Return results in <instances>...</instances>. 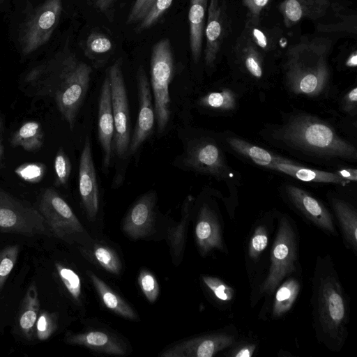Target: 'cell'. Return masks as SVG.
<instances>
[{
	"label": "cell",
	"mask_w": 357,
	"mask_h": 357,
	"mask_svg": "<svg viewBox=\"0 0 357 357\" xmlns=\"http://www.w3.org/2000/svg\"><path fill=\"white\" fill-rule=\"evenodd\" d=\"M91 67L72 53H62L29 69L22 91L32 98L50 99L73 130L89 87Z\"/></svg>",
	"instance_id": "6da1fadb"
},
{
	"label": "cell",
	"mask_w": 357,
	"mask_h": 357,
	"mask_svg": "<svg viewBox=\"0 0 357 357\" xmlns=\"http://www.w3.org/2000/svg\"><path fill=\"white\" fill-rule=\"evenodd\" d=\"M310 304L317 341L331 351H340L349 333V299L329 254L316 258Z\"/></svg>",
	"instance_id": "7a4b0ae2"
},
{
	"label": "cell",
	"mask_w": 357,
	"mask_h": 357,
	"mask_svg": "<svg viewBox=\"0 0 357 357\" xmlns=\"http://www.w3.org/2000/svg\"><path fill=\"white\" fill-rule=\"evenodd\" d=\"M331 47L329 38L314 37L303 38L287 50L284 70L291 91L308 96L323 91L330 77L328 56Z\"/></svg>",
	"instance_id": "3957f363"
},
{
	"label": "cell",
	"mask_w": 357,
	"mask_h": 357,
	"mask_svg": "<svg viewBox=\"0 0 357 357\" xmlns=\"http://www.w3.org/2000/svg\"><path fill=\"white\" fill-rule=\"evenodd\" d=\"M287 144L318 155L355 160L356 148L337 135L328 123L317 117L298 114L291 117L275 132Z\"/></svg>",
	"instance_id": "277c9868"
},
{
	"label": "cell",
	"mask_w": 357,
	"mask_h": 357,
	"mask_svg": "<svg viewBox=\"0 0 357 357\" xmlns=\"http://www.w3.org/2000/svg\"><path fill=\"white\" fill-rule=\"evenodd\" d=\"M298 253L299 236L297 227L287 214H282L278 218L267 272L252 290V305L260 298H265L260 313L265 310L272 294L285 278L301 273Z\"/></svg>",
	"instance_id": "5b68a950"
},
{
	"label": "cell",
	"mask_w": 357,
	"mask_h": 357,
	"mask_svg": "<svg viewBox=\"0 0 357 357\" xmlns=\"http://www.w3.org/2000/svg\"><path fill=\"white\" fill-rule=\"evenodd\" d=\"M151 92L158 133H162L169 123L171 114L169 84L174 73V57L170 40L162 38L152 47L151 54Z\"/></svg>",
	"instance_id": "8992f818"
},
{
	"label": "cell",
	"mask_w": 357,
	"mask_h": 357,
	"mask_svg": "<svg viewBox=\"0 0 357 357\" xmlns=\"http://www.w3.org/2000/svg\"><path fill=\"white\" fill-rule=\"evenodd\" d=\"M37 208L44 218L50 232L56 238L83 243L91 240L70 206L54 188H47L43 190Z\"/></svg>",
	"instance_id": "52a82bcc"
},
{
	"label": "cell",
	"mask_w": 357,
	"mask_h": 357,
	"mask_svg": "<svg viewBox=\"0 0 357 357\" xmlns=\"http://www.w3.org/2000/svg\"><path fill=\"white\" fill-rule=\"evenodd\" d=\"M0 231L26 236L47 235V225L37 208L0 185Z\"/></svg>",
	"instance_id": "ba28073f"
},
{
	"label": "cell",
	"mask_w": 357,
	"mask_h": 357,
	"mask_svg": "<svg viewBox=\"0 0 357 357\" xmlns=\"http://www.w3.org/2000/svg\"><path fill=\"white\" fill-rule=\"evenodd\" d=\"M107 74L110 82L114 123L113 151L119 158L122 159L128 154L130 142V123L121 59H117L108 68Z\"/></svg>",
	"instance_id": "9c48e42d"
},
{
	"label": "cell",
	"mask_w": 357,
	"mask_h": 357,
	"mask_svg": "<svg viewBox=\"0 0 357 357\" xmlns=\"http://www.w3.org/2000/svg\"><path fill=\"white\" fill-rule=\"evenodd\" d=\"M61 11V0H46L34 10L20 36L24 55L30 54L49 40L59 23Z\"/></svg>",
	"instance_id": "30bf717a"
},
{
	"label": "cell",
	"mask_w": 357,
	"mask_h": 357,
	"mask_svg": "<svg viewBox=\"0 0 357 357\" xmlns=\"http://www.w3.org/2000/svg\"><path fill=\"white\" fill-rule=\"evenodd\" d=\"M238 341L234 333L220 331L197 336L176 343L163 351L161 357H213Z\"/></svg>",
	"instance_id": "8fae6325"
},
{
	"label": "cell",
	"mask_w": 357,
	"mask_h": 357,
	"mask_svg": "<svg viewBox=\"0 0 357 357\" xmlns=\"http://www.w3.org/2000/svg\"><path fill=\"white\" fill-rule=\"evenodd\" d=\"M208 3L204 31L206 39L204 61L208 68H212L229 34L230 23L224 0H208Z\"/></svg>",
	"instance_id": "7c38bea8"
},
{
	"label": "cell",
	"mask_w": 357,
	"mask_h": 357,
	"mask_svg": "<svg viewBox=\"0 0 357 357\" xmlns=\"http://www.w3.org/2000/svg\"><path fill=\"white\" fill-rule=\"evenodd\" d=\"M185 167L197 172L224 178L229 168L219 146L211 141L198 140L190 144L183 158Z\"/></svg>",
	"instance_id": "4fadbf2b"
},
{
	"label": "cell",
	"mask_w": 357,
	"mask_h": 357,
	"mask_svg": "<svg viewBox=\"0 0 357 357\" xmlns=\"http://www.w3.org/2000/svg\"><path fill=\"white\" fill-rule=\"evenodd\" d=\"M285 191L291 205L307 222L328 235L338 236L334 219L322 203L307 191L293 185H287Z\"/></svg>",
	"instance_id": "5bb4252c"
},
{
	"label": "cell",
	"mask_w": 357,
	"mask_h": 357,
	"mask_svg": "<svg viewBox=\"0 0 357 357\" xmlns=\"http://www.w3.org/2000/svg\"><path fill=\"white\" fill-rule=\"evenodd\" d=\"M137 80L139 101V113L134 132L130 138L129 155H133L150 137L156 121L150 82L143 66H140L137 70Z\"/></svg>",
	"instance_id": "9a60e30c"
},
{
	"label": "cell",
	"mask_w": 357,
	"mask_h": 357,
	"mask_svg": "<svg viewBox=\"0 0 357 357\" xmlns=\"http://www.w3.org/2000/svg\"><path fill=\"white\" fill-rule=\"evenodd\" d=\"M195 237L202 257L215 251L228 254L223 238L222 224L217 213L206 204L199 208L195 223Z\"/></svg>",
	"instance_id": "2e32d148"
},
{
	"label": "cell",
	"mask_w": 357,
	"mask_h": 357,
	"mask_svg": "<svg viewBox=\"0 0 357 357\" xmlns=\"http://www.w3.org/2000/svg\"><path fill=\"white\" fill-rule=\"evenodd\" d=\"M79 192L86 216L93 221L99 209V190L89 137L84 142L79 165Z\"/></svg>",
	"instance_id": "e0dca14e"
},
{
	"label": "cell",
	"mask_w": 357,
	"mask_h": 357,
	"mask_svg": "<svg viewBox=\"0 0 357 357\" xmlns=\"http://www.w3.org/2000/svg\"><path fill=\"white\" fill-rule=\"evenodd\" d=\"M156 193L148 192L130 208L123 222V230L130 238L137 240L148 236L153 225Z\"/></svg>",
	"instance_id": "ac0fdd59"
},
{
	"label": "cell",
	"mask_w": 357,
	"mask_h": 357,
	"mask_svg": "<svg viewBox=\"0 0 357 357\" xmlns=\"http://www.w3.org/2000/svg\"><path fill=\"white\" fill-rule=\"evenodd\" d=\"M98 133L102 150V167L107 168L110 165L113 152L114 135L111 86L107 74L103 81L99 98Z\"/></svg>",
	"instance_id": "d6986e66"
},
{
	"label": "cell",
	"mask_w": 357,
	"mask_h": 357,
	"mask_svg": "<svg viewBox=\"0 0 357 357\" xmlns=\"http://www.w3.org/2000/svg\"><path fill=\"white\" fill-rule=\"evenodd\" d=\"M330 7V0H282L278 5L287 28H291L305 19H320L327 13Z\"/></svg>",
	"instance_id": "ffe728a7"
},
{
	"label": "cell",
	"mask_w": 357,
	"mask_h": 357,
	"mask_svg": "<svg viewBox=\"0 0 357 357\" xmlns=\"http://www.w3.org/2000/svg\"><path fill=\"white\" fill-rule=\"evenodd\" d=\"M301 288V273L287 277L278 286L269 300L268 306L260 314H265L268 310L272 320L283 318L294 306Z\"/></svg>",
	"instance_id": "44dd1931"
},
{
	"label": "cell",
	"mask_w": 357,
	"mask_h": 357,
	"mask_svg": "<svg viewBox=\"0 0 357 357\" xmlns=\"http://www.w3.org/2000/svg\"><path fill=\"white\" fill-rule=\"evenodd\" d=\"M273 231V218L269 217L258 220L252 227L248 238L245 257L250 278H252L257 265L269 245Z\"/></svg>",
	"instance_id": "7402d4cb"
},
{
	"label": "cell",
	"mask_w": 357,
	"mask_h": 357,
	"mask_svg": "<svg viewBox=\"0 0 357 357\" xmlns=\"http://www.w3.org/2000/svg\"><path fill=\"white\" fill-rule=\"evenodd\" d=\"M66 341L107 354L122 356L126 354V349L122 342L102 331H89L69 335Z\"/></svg>",
	"instance_id": "603a6c76"
},
{
	"label": "cell",
	"mask_w": 357,
	"mask_h": 357,
	"mask_svg": "<svg viewBox=\"0 0 357 357\" xmlns=\"http://www.w3.org/2000/svg\"><path fill=\"white\" fill-rule=\"evenodd\" d=\"M208 0H190L188 12L189 41L194 62L199 61L202 51Z\"/></svg>",
	"instance_id": "cb8c5ba5"
},
{
	"label": "cell",
	"mask_w": 357,
	"mask_h": 357,
	"mask_svg": "<svg viewBox=\"0 0 357 357\" xmlns=\"http://www.w3.org/2000/svg\"><path fill=\"white\" fill-rule=\"evenodd\" d=\"M332 208L337 220L345 246L357 255V211L348 202L331 199Z\"/></svg>",
	"instance_id": "d4e9b609"
},
{
	"label": "cell",
	"mask_w": 357,
	"mask_h": 357,
	"mask_svg": "<svg viewBox=\"0 0 357 357\" xmlns=\"http://www.w3.org/2000/svg\"><path fill=\"white\" fill-rule=\"evenodd\" d=\"M266 168L284 173L302 181L335 183L343 186L349 183L336 173L304 167L290 160L285 162H275Z\"/></svg>",
	"instance_id": "484cf974"
},
{
	"label": "cell",
	"mask_w": 357,
	"mask_h": 357,
	"mask_svg": "<svg viewBox=\"0 0 357 357\" xmlns=\"http://www.w3.org/2000/svg\"><path fill=\"white\" fill-rule=\"evenodd\" d=\"M89 278L100 300L112 312L130 320H137L139 316L132 307L111 289L102 279L94 273L89 271Z\"/></svg>",
	"instance_id": "4316f807"
},
{
	"label": "cell",
	"mask_w": 357,
	"mask_h": 357,
	"mask_svg": "<svg viewBox=\"0 0 357 357\" xmlns=\"http://www.w3.org/2000/svg\"><path fill=\"white\" fill-rule=\"evenodd\" d=\"M235 53L245 72L255 79L262 77L264 75L262 52L243 33L236 40Z\"/></svg>",
	"instance_id": "83f0119b"
},
{
	"label": "cell",
	"mask_w": 357,
	"mask_h": 357,
	"mask_svg": "<svg viewBox=\"0 0 357 357\" xmlns=\"http://www.w3.org/2000/svg\"><path fill=\"white\" fill-rule=\"evenodd\" d=\"M194 198L189 195L186 197L182 209V217L178 224L167 231V238L170 245V250L173 262L178 265L183 257L185 237L189 224L191 210L193 206Z\"/></svg>",
	"instance_id": "f1b7e54d"
},
{
	"label": "cell",
	"mask_w": 357,
	"mask_h": 357,
	"mask_svg": "<svg viewBox=\"0 0 357 357\" xmlns=\"http://www.w3.org/2000/svg\"><path fill=\"white\" fill-rule=\"evenodd\" d=\"M9 142L13 147H21L26 151L40 150L44 144V132L37 121L23 123L12 135Z\"/></svg>",
	"instance_id": "f546056e"
},
{
	"label": "cell",
	"mask_w": 357,
	"mask_h": 357,
	"mask_svg": "<svg viewBox=\"0 0 357 357\" xmlns=\"http://www.w3.org/2000/svg\"><path fill=\"white\" fill-rule=\"evenodd\" d=\"M227 142L235 151L252 160L255 164L266 168L268 165L275 162H285L289 161L237 137H228Z\"/></svg>",
	"instance_id": "4dcf8cb0"
},
{
	"label": "cell",
	"mask_w": 357,
	"mask_h": 357,
	"mask_svg": "<svg viewBox=\"0 0 357 357\" xmlns=\"http://www.w3.org/2000/svg\"><path fill=\"white\" fill-rule=\"evenodd\" d=\"M40 310V302L35 283L29 287L23 300L19 317V325L28 337H31L35 329Z\"/></svg>",
	"instance_id": "1f68e13d"
},
{
	"label": "cell",
	"mask_w": 357,
	"mask_h": 357,
	"mask_svg": "<svg viewBox=\"0 0 357 357\" xmlns=\"http://www.w3.org/2000/svg\"><path fill=\"white\" fill-rule=\"evenodd\" d=\"M242 33L250 40L261 52L273 50L277 45V35L271 29L246 20Z\"/></svg>",
	"instance_id": "d6a6232c"
},
{
	"label": "cell",
	"mask_w": 357,
	"mask_h": 357,
	"mask_svg": "<svg viewBox=\"0 0 357 357\" xmlns=\"http://www.w3.org/2000/svg\"><path fill=\"white\" fill-rule=\"evenodd\" d=\"M198 105L208 109L229 112L234 110L236 105V95L229 89L213 91L202 96Z\"/></svg>",
	"instance_id": "836d02e7"
},
{
	"label": "cell",
	"mask_w": 357,
	"mask_h": 357,
	"mask_svg": "<svg viewBox=\"0 0 357 357\" xmlns=\"http://www.w3.org/2000/svg\"><path fill=\"white\" fill-rule=\"evenodd\" d=\"M202 280L213 298L219 304L228 305L235 298L234 289L222 280L211 275H202Z\"/></svg>",
	"instance_id": "e575fe53"
},
{
	"label": "cell",
	"mask_w": 357,
	"mask_h": 357,
	"mask_svg": "<svg viewBox=\"0 0 357 357\" xmlns=\"http://www.w3.org/2000/svg\"><path fill=\"white\" fill-rule=\"evenodd\" d=\"M93 257L98 264L107 271L119 275L122 265L116 252L104 245H96L93 250Z\"/></svg>",
	"instance_id": "d590c367"
},
{
	"label": "cell",
	"mask_w": 357,
	"mask_h": 357,
	"mask_svg": "<svg viewBox=\"0 0 357 357\" xmlns=\"http://www.w3.org/2000/svg\"><path fill=\"white\" fill-rule=\"evenodd\" d=\"M58 275L72 298L80 302L82 295V283L79 275L73 269L56 263Z\"/></svg>",
	"instance_id": "8d00e7d4"
},
{
	"label": "cell",
	"mask_w": 357,
	"mask_h": 357,
	"mask_svg": "<svg viewBox=\"0 0 357 357\" xmlns=\"http://www.w3.org/2000/svg\"><path fill=\"white\" fill-rule=\"evenodd\" d=\"M54 169V186L65 187L70 176L72 165L69 157L62 147H60L56 153Z\"/></svg>",
	"instance_id": "74e56055"
},
{
	"label": "cell",
	"mask_w": 357,
	"mask_h": 357,
	"mask_svg": "<svg viewBox=\"0 0 357 357\" xmlns=\"http://www.w3.org/2000/svg\"><path fill=\"white\" fill-rule=\"evenodd\" d=\"M19 252L17 245H8L0 250V292L16 264Z\"/></svg>",
	"instance_id": "f35d334b"
},
{
	"label": "cell",
	"mask_w": 357,
	"mask_h": 357,
	"mask_svg": "<svg viewBox=\"0 0 357 357\" xmlns=\"http://www.w3.org/2000/svg\"><path fill=\"white\" fill-rule=\"evenodd\" d=\"M112 48L113 44L110 38L99 32L90 33L86 41V52L88 56L107 54Z\"/></svg>",
	"instance_id": "ab89813d"
},
{
	"label": "cell",
	"mask_w": 357,
	"mask_h": 357,
	"mask_svg": "<svg viewBox=\"0 0 357 357\" xmlns=\"http://www.w3.org/2000/svg\"><path fill=\"white\" fill-rule=\"evenodd\" d=\"M173 0H155L145 17L139 23L137 30L142 31L155 24L170 8Z\"/></svg>",
	"instance_id": "60d3db41"
},
{
	"label": "cell",
	"mask_w": 357,
	"mask_h": 357,
	"mask_svg": "<svg viewBox=\"0 0 357 357\" xmlns=\"http://www.w3.org/2000/svg\"><path fill=\"white\" fill-rule=\"evenodd\" d=\"M139 286L151 303H153L158 297L160 288L154 275L149 270L142 268L138 276Z\"/></svg>",
	"instance_id": "b9f144b4"
},
{
	"label": "cell",
	"mask_w": 357,
	"mask_h": 357,
	"mask_svg": "<svg viewBox=\"0 0 357 357\" xmlns=\"http://www.w3.org/2000/svg\"><path fill=\"white\" fill-rule=\"evenodd\" d=\"M36 335L39 340L48 339L56 328V317L54 314L43 312L36 324Z\"/></svg>",
	"instance_id": "7bdbcfd3"
},
{
	"label": "cell",
	"mask_w": 357,
	"mask_h": 357,
	"mask_svg": "<svg viewBox=\"0 0 357 357\" xmlns=\"http://www.w3.org/2000/svg\"><path fill=\"white\" fill-rule=\"evenodd\" d=\"M45 172V166L40 163L23 164L15 169L16 174L24 181L36 183L40 181Z\"/></svg>",
	"instance_id": "ee69618b"
},
{
	"label": "cell",
	"mask_w": 357,
	"mask_h": 357,
	"mask_svg": "<svg viewBox=\"0 0 357 357\" xmlns=\"http://www.w3.org/2000/svg\"><path fill=\"white\" fill-rule=\"evenodd\" d=\"M155 0H135L128 15L126 23H139L146 15Z\"/></svg>",
	"instance_id": "f6af8a7d"
},
{
	"label": "cell",
	"mask_w": 357,
	"mask_h": 357,
	"mask_svg": "<svg viewBox=\"0 0 357 357\" xmlns=\"http://www.w3.org/2000/svg\"><path fill=\"white\" fill-rule=\"evenodd\" d=\"M336 24H319L317 29L319 32L332 33L345 31L348 33H356V21L352 22V16H346L345 19H342Z\"/></svg>",
	"instance_id": "bcb514c9"
},
{
	"label": "cell",
	"mask_w": 357,
	"mask_h": 357,
	"mask_svg": "<svg viewBox=\"0 0 357 357\" xmlns=\"http://www.w3.org/2000/svg\"><path fill=\"white\" fill-rule=\"evenodd\" d=\"M271 0H242L248 10L247 20L253 24H259L260 16Z\"/></svg>",
	"instance_id": "7dc6e473"
},
{
	"label": "cell",
	"mask_w": 357,
	"mask_h": 357,
	"mask_svg": "<svg viewBox=\"0 0 357 357\" xmlns=\"http://www.w3.org/2000/svg\"><path fill=\"white\" fill-rule=\"evenodd\" d=\"M255 343L238 340L231 347L226 349L224 356L227 357H251L256 351Z\"/></svg>",
	"instance_id": "c3c4849f"
},
{
	"label": "cell",
	"mask_w": 357,
	"mask_h": 357,
	"mask_svg": "<svg viewBox=\"0 0 357 357\" xmlns=\"http://www.w3.org/2000/svg\"><path fill=\"white\" fill-rule=\"evenodd\" d=\"M342 107L349 114L356 113L357 105V88L354 87L347 92L342 98Z\"/></svg>",
	"instance_id": "681fc988"
},
{
	"label": "cell",
	"mask_w": 357,
	"mask_h": 357,
	"mask_svg": "<svg viewBox=\"0 0 357 357\" xmlns=\"http://www.w3.org/2000/svg\"><path fill=\"white\" fill-rule=\"evenodd\" d=\"M337 175L349 181H357V170L356 169L346 168L337 170Z\"/></svg>",
	"instance_id": "f907efd6"
},
{
	"label": "cell",
	"mask_w": 357,
	"mask_h": 357,
	"mask_svg": "<svg viewBox=\"0 0 357 357\" xmlns=\"http://www.w3.org/2000/svg\"><path fill=\"white\" fill-rule=\"evenodd\" d=\"M4 130L0 129V168L4 166L5 149L3 144V137Z\"/></svg>",
	"instance_id": "816d5d0a"
},
{
	"label": "cell",
	"mask_w": 357,
	"mask_h": 357,
	"mask_svg": "<svg viewBox=\"0 0 357 357\" xmlns=\"http://www.w3.org/2000/svg\"><path fill=\"white\" fill-rule=\"evenodd\" d=\"M114 0H96V6L101 11L107 10Z\"/></svg>",
	"instance_id": "f5cc1de1"
},
{
	"label": "cell",
	"mask_w": 357,
	"mask_h": 357,
	"mask_svg": "<svg viewBox=\"0 0 357 357\" xmlns=\"http://www.w3.org/2000/svg\"><path fill=\"white\" fill-rule=\"evenodd\" d=\"M347 66L349 67H356V54L354 52L353 55L349 58L346 63Z\"/></svg>",
	"instance_id": "db71d44e"
}]
</instances>
